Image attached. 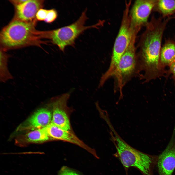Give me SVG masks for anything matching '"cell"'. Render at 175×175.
Masks as SVG:
<instances>
[{
	"instance_id": "obj_1",
	"label": "cell",
	"mask_w": 175,
	"mask_h": 175,
	"mask_svg": "<svg viewBox=\"0 0 175 175\" xmlns=\"http://www.w3.org/2000/svg\"><path fill=\"white\" fill-rule=\"evenodd\" d=\"M175 18V16H172L163 19L153 16L146 25L137 54L139 64L143 70L153 71L160 68V56L163 34L168 23Z\"/></svg>"
},
{
	"instance_id": "obj_2",
	"label": "cell",
	"mask_w": 175,
	"mask_h": 175,
	"mask_svg": "<svg viewBox=\"0 0 175 175\" xmlns=\"http://www.w3.org/2000/svg\"><path fill=\"white\" fill-rule=\"evenodd\" d=\"M111 140L115 147L116 156L126 169L134 167L143 175H154L159 156L151 155L139 151L131 146L118 135L113 127H110Z\"/></svg>"
},
{
	"instance_id": "obj_3",
	"label": "cell",
	"mask_w": 175,
	"mask_h": 175,
	"mask_svg": "<svg viewBox=\"0 0 175 175\" xmlns=\"http://www.w3.org/2000/svg\"><path fill=\"white\" fill-rule=\"evenodd\" d=\"M34 23L15 19L2 30L0 35L4 51L29 45L37 39Z\"/></svg>"
},
{
	"instance_id": "obj_4",
	"label": "cell",
	"mask_w": 175,
	"mask_h": 175,
	"mask_svg": "<svg viewBox=\"0 0 175 175\" xmlns=\"http://www.w3.org/2000/svg\"><path fill=\"white\" fill-rule=\"evenodd\" d=\"M137 33L133 32L130 43L122 56L112 77L114 79V90L118 91L121 98L122 89L133 77L137 76L138 63L135 46Z\"/></svg>"
},
{
	"instance_id": "obj_5",
	"label": "cell",
	"mask_w": 175,
	"mask_h": 175,
	"mask_svg": "<svg viewBox=\"0 0 175 175\" xmlns=\"http://www.w3.org/2000/svg\"><path fill=\"white\" fill-rule=\"evenodd\" d=\"M125 3L120 26L113 46L110 64L104 74L106 79L113 76L121 58L130 43L132 35V30L130 28L129 17L131 2Z\"/></svg>"
},
{
	"instance_id": "obj_6",
	"label": "cell",
	"mask_w": 175,
	"mask_h": 175,
	"mask_svg": "<svg viewBox=\"0 0 175 175\" xmlns=\"http://www.w3.org/2000/svg\"><path fill=\"white\" fill-rule=\"evenodd\" d=\"M87 10L86 9L79 19L72 24L47 33L48 37L61 51L64 52L65 47L68 46H74L76 39L85 30L95 27L97 25L84 26L88 19L86 15Z\"/></svg>"
},
{
	"instance_id": "obj_7",
	"label": "cell",
	"mask_w": 175,
	"mask_h": 175,
	"mask_svg": "<svg viewBox=\"0 0 175 175\" xmlns=\"http://www.w3.org/2000/svg\"><path fill=\"white\" fill-rule=\"evenodd\" d=\"M157 0H138L135 1L129 13L131 29L137 33L148 22V18Z\"/></svg>"
},
{
	"instance_id": "obj_8",
	"label": "cell",
	"mask_w": 175,
	"mask_h": 175,
	"mask_svg": "<svg viewBox=\"0 0 175 175\" xmlns=\"http://www.w3.org/2000/svg\"><path fill=\"white\" fill-rule=\"evenodd\" d=\"M70 91L62 94L53 99L51 122L63 130L71 131L67 106V102L70 96Z\"/></svg>"
},
{
	"instance_id": "obj_9",
	"label": "cell",
	"mask_w": 175,
	"mask_h": 175,
	"mask_svg": "<svg viewBox=\"0 0 175 175\" xmlns=\"http://www.w3.org/2000/svg\"><path fill=\"white\" fill-rule=\"evenodd\" d=\"M159 175H172L175 169V123L171 138L157 163Z\"/></svg>"
},
{
	"instance_id": "obj_10",
	"label": "cell",
	"mask_w": 175,
	"mask_h": 175,
	"mask_svg": "<svg viewBox=\"0 0 175 175\" xmlns=\"http://www.w3.org/2000/svg\"><path fill=\"white\" fill-rule=\"evenodd\" d=\"M52 116L48 109L44 108L39 109L20 124L17 130H35L45 127L51 123Z\"/></svg>"
},
{
	"instance_id": "obj_11",
	"label": "cell",
	"mask_w": 175,
	"mask_h": 175,
	"mask_svg": "<svg viewBox=\"0 0 175 175\" xmlns=\"http://www.w3.org/2000/svg\"><path fill=\"white\" fill-rule=\"evenodd\" d=\"M43 1L27 0L25 2L15 5V19L34 23L36 14L42 6Z\"/></svg>"
},
{
	"instance_id": "obj_12",
	"label": "cell",
	"mask_w": 175,
	"mask_h": 175,
	"mask_svg": "<svg viewBox=\"0 0 175 175\" xmlns=\"http://www.w3.org/2000/svg\"><path fill=\"white\" fill-rule=\"evenodd\" d=\"M46 128L48 134L51 138L69 142L77 145L86 149L90 150L89 147L70 131L63 130L51 122Z\"/></svg>"
},
{
	"instance_id": "obj_13",
	"label": "cell",
	"mask_w": 175,
	"mask_h": 175,
	"mask_svg": "<svg viewBox=\"0 0 175 175\" xmlns=\"http://www.w3.org/2000/svg\"><path fill=\"white\" fill-rule=\"evenodd\" d=\"M50 138L47 133L46 127L33 130L22 136L17 140L20 144L41 143L49 140Z\"/></svg>"
},
{
	"instance_id": "obj_14",
	"label": "cell",
	"mask_w": 175,
	"mask_h": 175,
	"mask_svg": "<svg viewBox=\"0 0 175 175\" xmlns=\"http://www.w3.org/2000/svg\"><path fill=\"white\" fill-rule=\"evenodd\" d=\"M160 61L165 68L175 61V42L170 40L165 41L161 48Z\"/></svg>"
},
{
	"instance_id": "obj_15",
	"label": "cell",
	"mask_w": 175,
	"mask_h": 175,
	"mask_svg": "<svg viewBox=\"0 0 175 175\" xmlns=\"http://www.w3.org/2000/svg\"><path fill=\"white\" fill-rule=\"evenodd\" d=\"M154 9L163 17H170L175 14V0H157Z\"/></svg>"
},
{
	"instance_id": "obj_16",
	"label": "cell",
	"mask_w": 175,
	"mask_h": 175,
	"mask_svg": "<svg viewBox=\"0 0 175 175\" xmlns=\"http://www.w3.org/2000/svg\"><path fill=\"white\" fill-rule=\"evenodd\" d=\"M4 51L0 49V80L1 82L3 83L13 78L8 67V60L10 56L6 53Z\"/></svg>"
},
{
	"instance_id": "obj_17",
	"label": "cell",
	"mask_w": 175,
	"mask_h": 175,
	"mask_svg": "<svg viewBox=\"0 0 175 175\" xmlns=\"http://www.w3.org/2000/svg\"><path fill=\"white\" fill-rule=\"evenodd\" d=\"M57 16V12L55 9H52L49 10L44 21L47 23H51L55 20Z\"/></svg>"
},
{
	"instance_id": "obj_18",
	"label": "cell",
	"mask_w": 175,
	"mask_h": 175,
	"mask_svg": "<svg viewBox=\"0 0 175 175\" xmlns=\"http://www.w3.org/2000/svg\"><path fill=\"white\" fill-rule=\"evenodd\" d=\"M58 175H81L79 173L66 167H62Z\"/></svg>"
},
{
	"instance_id": "obj_19",
	"label": "cell",
	"mask_w": 175,
	"mask_h": 175,
	"mask_svg": "<svg viewBox=\"0 0 175 175\" xmlns=\"http://www.w3.org/2000/svg\"><path fill=\"white\" fill-rule=\"evenodd\" d=\"M49 10L41 9L37 13L36 17L37 19L39 21H44Z\"/></svg>"
},
{
	"instance_id": "obj_20",
	"label": "cell",
	"mask_w": 175,
	"mask_h": 175,
	"mask_svg": "<svg viewBox=\"0 0 175 175\" xmlns=\"http://www.w3.org/2000/svg\"><path fill=\"white\" fill-rule=\"evenodd\" d=\"M169 67V69L167 70L166 77L170 74H172V78L175 81V61L172 63Z\"/></svg>"
},
{
	"instance_id": "obj_21",
	"label": "cell",
	"mask_w": 175,
	"mask_h": 175,
	"mask_svg": "<svg viewBox=\"0 0 175 175\" xmlns=\"http://www.w3.org/2000/svg\"><path fill=\"white\" fill-rule=\"evenodd\" d=\"M27 0H11L12 3L15 5L22 4L27 1Z\"/></svg>"
}]
</instances>
